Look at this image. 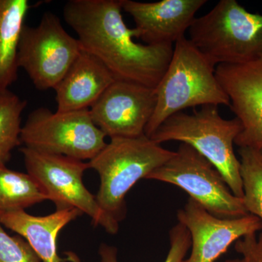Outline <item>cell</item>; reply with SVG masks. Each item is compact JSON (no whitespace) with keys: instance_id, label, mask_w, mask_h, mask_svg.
<instances>
[{"instance_id":"cell-1","label":"cell","mask_w":262,"mask_h":262,"mask_svg":"<svg viewBox=\"0 0 262 262\" xmlns=\"http://www.w3.org/2000/svg\"><path fill=\"white\" fill-rule=\"evenodd\" d=\"M122 11V0H70L63 8L82 50L98 58L115 80L155 89L168 69L173 45L134 42L137 33L127 27Z\"/></svg>"},{"instance_id":"cell-2","label":"cell","mask_w":262,"mask_h":262,"mask_svg":"<svg viewBox=\"0 0 262 262\" xmlns=\"http://www.w3.org/2000/svg\"><path fill=\"white\" fill-rule=\"evenodd\" d=\"M215 67L186 37L175 43L173 56L155 89L157 104L145 128L150 137L168 117L196 106H230L215 76Z\"/></svg>"},{"instance_id":"cell-3","label":"cell","mask_w":262,"mask_h":262,"mask_svg":"<svg viewBox=\"0 0 262 262\" xmlns=\"http://www.w3.org/2000/svg\"><path fill=\"white\" fill-rule=\"evenodd\" d=\"M242 129L237 117L225 120L218 106L207 105L191 115L180 112L172 115L149 138L159 144L177 141L192 146L213 164L234 195L243 198L241 163L233 146Z\"/></svg>"},{"instance_id":"cell-4","label":"cell","mask_w":262,"mask_h":262,"mask_svg":"<svg viewBox=\"0 0 262 262\" xmlns=\"http://www.w3.org/2000/svg\"><path fill=\"white\" fill-rule=\"evenodd\" d=\"M174 155L146 135L111 139L89 162L101 179L96 198L101 209L117 222L123 220L127 193Z\"/></svg>"},{"instance_id":"cell-5","label":"cell","mask_w":262,"mask_h":262,"mask_svg":"<svg viewBox=\"0 0 262 262\" xmlns=\"http://www.w3.org/2000/svg\"><path fill=\"white\" fill-rule=\"evenodd\" d=\"M189 40L215 66L243 64L262 57V15L249 13L235 0H221L195 18Z\"/></svg>"},{"instance_id":"cell-6","label":"cell","mask_w":262,"mask_h":262,"mask_svg":"<svg viewBox=\"0 0 262 262\" xmlns=\"http://www.w3.org/2000/svg\"><path fill=\"white\" fill-rule=\"evenodd\" d=\"M20 151L27 173L42 187L56 209L77 208L89 215L94 225L101 226L110 234L118 232L119 222L101 209L96 196L84 186L82 177L90 168L89 163L26 146Z\"/></svg>"},{"instance_id":"cell-7","label":"cell","mask_w":262,"mask_h":262,"mask_svg":"<svg viewBox=\"0 0 262 262\" xmlns=\"http://www.w3.org/2000/svg\"><path fill=\"white\" fill-rule=\"evenodd\" d=\"M106 137L89 110L52 113L45 107L30 113L20 134L26 147L82 161H90L103 149Z\"/></svg>"},{"instance_id":"cell-8","label":"cell","mask_w":262,"mask_h":262,"mask_svg":"<svg viewBox=\"0 0 262 262\" xmlns=\"http://www.w3.org/2000/svg\"><path fill=\"white\" fill-rule=\"evenodd\" d=\"M146 179L177 186L219 218L248 214L243 198L234 195L213 164L189 144L181 143L173 158Z\"/></svg>"},{"instance_id":"cell-9","label":"cell","mask_w":262,"mask_h":262,"mask_svg":"<svg viewBox=\"0 0 262 262\" xmlns=\"http://www.w3.org/2000/svg\"><path fill=\"white\" fill-rule=\"evenodd\" d=\"M82 51L77 38L63 28L60 18L44 13L37 27L24 25L18 49V66L36 89H56Z\"/></svg>"},{"instance_id":"cell-10","label":"cell","mask_w":262,"mask_h":262,"mask_svg":"<svg viewBox=\"0 0 262 262\" xmlns=\"http://www.w3.org/2000/svg\"><path fill=\"white\" fill-rule=\"evenodd\" d=\"M156 104L154 89L115 80L89 110L96 126L110 139L138 137L145 135Z\"/></svg>"},{"instance_id":"cell-11","label":"cell","mask_w":262,"mask_h":262,"mask_svg":"<svg viewBox=\"0 0 262 262\" xmlns=\"http://www.w3.org/2000/svg\"><path fill=\"white\" fill-rule=\"evenodd\" d=\"M177 219L191 237L192 251L184 262H216L231 245L262 230V221L255 215L219 218L192 198L177 212Z\"/></svg>"},{"instance_id":"cell-12","label":"cell","mask_w":262,"mask_h":262,"mask_svg":"<svg viewBox=\"0 0 262 262\" xmlns=\"http://www.w3.org/2000/svg\"><path fill=\"white\" fill-rule=\"evenodd\" d=\"M215 76L242 124L234 141L239 147L262 146V57L243 64H220Z\"/></svg>"},{"instance_id":"cell-13","label":"cell","mask_w":262,"mask_h":262,"mask_svg":"<svg viewBox=\"0 0 262 262\" xmlns=\"http://www.w3.org/2000/svg\"><path fill=\"white\" fill-rule=\"evenodd\" d=\"M206 0H162L140 3L122 0V10L134 19L138 39L146 45L172 44L185 37Z\"/></svg>"},{"instance_id":"cell-14","label":"cell","mask_w":262,"mask_h":262,"mask_svg":"<svg viewBox=\"0 0 262 262\" xmlns=\"http://www.w3.org/2000/svg\"><path fill=\"white\" fill-rule=\"evenodd\" d=\"M115 81L98 58L82 50L54 89L57 111L89 110Z\"/></svg>"},{"instance_id":"cell-15","label":"cell","mask_w":262,"mask_h":262,"mask_svg":"<svg viewBox=\"0 0 262 262\" xmlns=\"http://www.w3.org/2000/svg\"><path fill=\"white\" fill-rule=\"evenodd\" d=\"M83 214L75 208L56 209L45 216H34L25 210L0 213V222L6 228L23 237L42 262H63L57 248L62 229Z\"/></svg>"},{"instance_id":"cell-16","label":"cell","mask_w":262,"mask_h":262,"mask_svg":"<svg viewBox=\"0 0 262 262\" xmlns=\"http://www.w3.org/2000/svg\"><path fill=\"white\" fill-rule=\"evenodd\" d=\"M31 7L28 0H0V91L18 80L19 41Z\"/></svg>"},{"instance_id":"cell-17","label":"cell","mask_w":262,"mask_h":262,"mask_svg":"<svg viewBox=\"0 0 262 262\" xmlns=\"http://www.w3.org/2000/svg\"><path fill=\"white\" fill-rule=\"evenodd\" d=\"M45 201L47 194L29 174L0 165V213L25 210Z\"/></svg>"},{"instance_id":"cell-18","label":"cell","mask_w":262,"mask_h":262,"mask_svg":"<svg viewBox=\"0 0 262 262\" xmlns=\"http://www.w3.org/2000/svg\"><path fill=\"white\" fill-rule=\"evenodd\" d=\"M27 103L9 89L0 91V165L6 166L12 151L22 144L21 115Z\"/></svg>"},{"instance_id":"cell-19","label":"cell","mask_w":262,"mask_h":262,"mask_svg":"<svg viewBox=\"0 0 262 262\" xmlns=\"http://www.w3.org/2000/svg\"><path fill=\"white\" fill-rule=\"evenodd\" d=\"M243 201L248 214L262 221V155L258 149L239 147Z\"/></svg>"},{"instance_id":"cell-20","label":"cell","mask_w":262,"mask_h":262,"mask_svg":"<svg viewBox=\"0 0 262 262\" xmlns=\"http://www.w3.org/2000/svg\"><path fill=\"white\" fill-rule=\"evenodd\" d=\"M170 250L165 262H184L186 255L191 248V237L189 231L180 223L173 226L169 232ZM101 262H118L117 249L113 246L101 244L99 248Z\"/></svg>"},{"instance_id":"cell-21","label":"cell","mask_w":262,"mask_h":262,"mask_svg":"<svg viewBox=\"0 0 262 262\" xmlns=\"http://www.w3.org/2000/svg\"><path fill=\"white\" fill-rule=\"evenodd\" d=\"M30 245L20 236L9 235L0 222V262H40Z\"/></svg>"},{"instance_id":"cell-22","label":"cell","mask_w":262,"mask_h":262,"mask_svg":"<svg viewBox=\"0 0 262 262\" xmlns=\"http://www.w3.org/2000/svg\"><path fill=\"white\" fill-rule=\"evenodd\" d=\"M234 248L244 262H262V232L258 237L251 234L238 239Z\"/></svg>"},{"instance_id":"cell-23","label":"cell","mask_w":262,"mask_h":262,"mask_svg":"<svg viewBox=\"0 0 262 262\" xmlns=\"http://www.w3.org/2000/svg\"><path fill=\"white\" fill-rule=\"evenodd\" d=\"M225 262H244V260L242 259V258H241V259H238V258H237V259L227 260V261H225Z\"/></svg>"},{"instance_id":"cell-24","label":"cell","mask_w":262,"mask_h":262,"mask_svg":"<svg viewBox=\"0 0 262 262\" xmlns=\"http://www.w3.org/2000/svg\"><path fill=\"white\" fill-rule=\"evenodd\" d=\"M258 150H259L260 152H261V155H262V146H261V147H260L259 149H258Z\"/></svg>"}]
</instances>
